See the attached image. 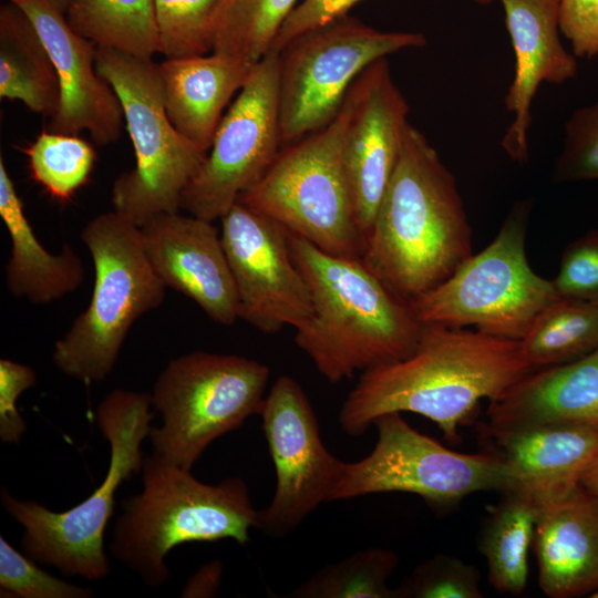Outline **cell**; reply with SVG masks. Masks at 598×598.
<instances>
[{
  "instance_id": "ffe728a7",
  "label": "cell",
  "mask_w": 598,
  "mask_h": 598,
  "mask_svg": "<svg viewBox=\"0 0 598 598\" xmlns=\"http://www.w3.org/2000/svg\"><path fill=\"white\" fill-rule=\"evenodd\" d=\"M487 420L498 429L573 426L598 433V347L527 373L489 400Z\"/></svg>"
},
{
  "instance_id": "e575fe53",
  "label": "cell",
  "mask_w": 598,
  "mask_h": 598,
  "mask_svg": "<svg viewBox=\"0 0 598 598\" xmlns=\"http://www.w3.org/2000/svg\"><path fill=\"white\" fill-rule=\"evenodd\" d=\"M553 176L559 183L598 179V102L569 116Z\"/></svg>"
},
{
  "instance_id": "277c9868",
  "label": "cell",
  "mask_w": 598,
  "mask_h": 598,
  "mask_svg": "<svg viewBox=\"0 0 598 598\" xmlns=\"http://www.w3.org/2000/svg\"><path fill=\"white\" fill-rule=\"evenodd\" d=\"M142 483L138 494L122 501L110 551L146 586L157 588L168 580L165 560L181 544L231 538L246 545L250 540L258 511L241 477L205 484L190 470L152 453L144 458Z\"/></svg>"
},
{
  "instance_id": "9a60e30c",
  "label": "cell",
  "mask_w": 598,
  "mask_h": 598,
  "mask_svg": "<svg viewBox=\"0 0 598 598\" xmlns=\"http://www.w3.org/2000/svg\"><path fill=\"white\" fill-rule=\"evenodd\" d=\"M220 236L238 298V317L265 333L293 329L312 312L308 283L296 265L288 230L237 202Z\"/></svg>"
},
{
  "instance_id": "3957f363",
  "label": "cell",
  "mask_w": 598,
  "mask_h": 598,
  "mask_svg": "<svg viewBox=\"0 0 598 598\" xmlns=\"http://www.w3.org/2000/svg\"><path fill=\"white\" fill-rule=\"evenodd\" d=\"M288 240L312 300L295 343L326 380L338 383L413 353L423 323L361 257L326 252L290 231Z\"/></svg>"
},
{
  "instance_id": "d6986e66",
  "label": "cell",
  "mask_w": 598,
  "mask_h": 598,
  "mask_svg": "<svg viewBox=\"0 0 598 598\" xmlns=\"http://www.w3.org/2000/svg\"><path fill=\"white\" fill-rule=\"evenodd\" d=\"M514 55V78L505 96L513 115L502 147L514 161H528L532 104L543 82L563 84L577 75V56L559 39V0H499Z\"/></svg>"
},
{
  "instance_id": "f35d334b",
  "label": "cell",
  "mask_w": 598,
  "mask_h": 598,
  "mask_svg": "<svg viewBox=\"0 0 598 598\" xmlns=\"http://www.w3.org/2000/svg\"><path fill=\"white\" fill-rule=\"evenodd\" d=\"M359 1L361 0H302L280 28L270 51L280 52L298 35L348 14Z\"/></svg>"
},
{
  "instance_id": "2e32d148",
  "label": "cell",
  "mask_w": 598,
  "mask_h": 598,
  "mask_svg": "<svg viewBox=\"0 0 598 598\" xmlns=\"http://www.w3.org/2000/svg\"><path fill=\"white\" fill-rule=\"evenodd\" d=\"M343 161L359 229L365 241L398 165L410 111L389 61L369 65L350 89Z\"/></svg>"
},
{
  "instance_id": "ee69618b",
  "label": "cell",
  "mask_w": 598,
  "mask_h": 598,
  "mask_svg": "<svg viewBox=\"0 0 598 598\" xmlns=\"http://www.w3.org/2000/svg\"><path fill=\"white\" fill-rule=\"evenodd\" d=\"M590 597L598 598V590H596Z\"/></svg>"
},
{
  "instance_id": "484cf974",
  "label": "cell",
  "mask_w": 598,
  "mask_h": 598,
  "mask_svg": "<svg viewBox=\"0 0 598 598\" xmlns=\"http://www.w3.org/2000/svg\"><path fill=\"white\" fill-rule=\"evenodd\" d=\"M489 506L480 550L488 570V580L502 594L519 596L528 579V555L542 507L528 493L508 488Z\"/></svg>"
},
{
  "instance_id": "e0dca14e",
  "label": "cell",
  "mask_w": 598,
  "mask_h": 598,
  "mask_svg": "<svg viewBox=\"0 0 598 598\" xmlns=\"http://www.w3.org/2000/svg\"><path fill=\"white\" fill-rule=\"evenodd\" d=\"M9 1L32 21L54 63L60 99L49 131L69 135L86 131L100 146L117 141L124 124L123 109L96 70V47L75 33L48 0Z\"/></svg>"
},
{
  "instance_id": "74e56055",
  "label": "cell",
  "mask_w": 598,
  "mask_h": 598,
  "mask_svg": "<svg viewBox=\"0 0 598 598\" xmlns=\"http://www.w3.org/2000/svg\"><path fill=\"white\" fill-rule=\"evenodd\" d=\"M559 28L577 58L598 56V0H559Z\"/></svg>"
},
{
  "instance_id": "6da1fadb",
  "label": "cell",
  "mask_w": 598,
  "mask_h": 598,
  "mask_svg": "<svg viewBox=\"0 0 598 598\" xmlns=\"http://www.w3.org/2000/svg\"><path fill=\"white\" fill-rule=\"evenodd\" d=\"M532 371L518 340L423 324L412 354L361 373L341 405L339 423L359 436L383 414L412 412L456 443L483 399L496 398Z\"/></svg>"
},
{
  "instance_id": "8992f818",
  "label": "cell",
  "mask_w": 598,
  "mask_h": 598,
  "mask_svg": "<svg viewBox=\"0 0 598 598\" xmlns=\"http://www.w3.org/2000/svg\"><path fill=\"white\" fill-rule=\"evenodd\" d=\"M94 265V287L86 309L53 350L64 374L85 384L112 372L133 323L156 309L166 287L144 249L141 228L115 210L91 219L81 233Z\"/></svg>"
},
{
  "instance_id": "d590c367",
  "label": "cell",
  "mask_w": 598,
  "mask_h": 598,
  "mask_svg": "<svg viewBox=\"0 0 598 598\" xmlns=\"http://www.w3.org/2000/svg\"><path fill=\"white\" fill-rule=\"evenodd\" d=\"M551 282L558 297L598 306V227L565 247Z\"/></svg>"
},
{
  "instance_id": "603a6c76",
  "label": "cell",
  "mask_w": 598,
  "mask_h": 598,
  "mask_svg": "<svg viewBox=\"0 0 598 598\" xmlns=\"http://www.w3.org/2000/svg\"><path fill=\"white\" fill-rule=\"evenodd\" d=\"M254 66L217 52L164 58L157 71L165 110L175 128L207 153L225 109Z\"/></svg>"
},
{
  "instance_id": "d4e9b609",
  "label": "cell",
  "mask_w": 598,
  "mask_h": 598,
  "mask_svg": "<svg viewBox=\"0 0 598 598\" xmlns=\"http://www.w3.org/2000/svg\"><path fill=\"white\" fill-rule=\"evenodd\" d=\"M0 97L50 117L60 99L50 53L32 21L11 1L0 8Z\"/></svg>"
},
{
  "instance_id": "44dd1931",
  "label": "cell",
  "mask_w": 598,
  "mask_h": 598,
  "mask_svg": "<svg viewBox=\"0 0 598 598\" xmlns=\"http://www.w3.org/2000/svg\"><path fill=\"white\" fill-rule=\"evenodd\" d=\"M489 451L507 467L512 485L532 495L542 511L577 488L598 446V433L573 426L498 429L482 425Z\"/></svg>"
},
{
  "instance_id": "4316f807",
  "label": "cell",
  "mask_w": 598,
  "mask_h": 598,
  "mask_svg": "<svg viewBox=\"0 0 598 598\" xmlns=\"http://www.w3.org/2000/svg\"><path fill=\"white\" fill-rule=\"evenodd\" d=\"M64 17L95 47L140 59L161 53L155 0H71Z\"/></svg>"
},
{
  "instance_id": "7c38bea8",
  "label": "cell",
  "mask_w": 598,
  "mask_h": 598,
  "mask_svg": "<svg viewBox=\"0 0 598 598\" xmlns=\"http://www.w3.org/2000/svg\"><path fill=\"white\" fill-rule=\"evenodd\" d=\"M378 439L371 453L344 462L330 502L377 493L420 496L435 509H448L476 492L512 485L511 474L493 452L461 453L413 429L399 412L374 422Z\"/></svg>"
},
{
  "instance_id": "f6af8a7d",
  "label": "cell",
  "mask_w": 598,
  "mask_h": 598,
  "mask_svg": "<svg viewBox=\"0 0 598 598\" xmlns=\"http://www.w3.org/2000/svg\"><path fill=\"white\" fill-rule=\"evenodd\" d=\"M7 1H9V0H7Z\"/></svg>"
},
{
  "instance_id": "ba28073f",
  "label": "cell",
  "mask_w": 598,
  "mask_h": 598,
  "mask_svg": "<svg viewBox=\"0 0 598 598\" xmlns=\"http://www.w3.org/2000/svg\"><path fill=\"white\" fill-rule=\"evenodd\" d=\"M95 64L121 102L136 159L113 184L114 210L140 227L157 215L179 212L182 195L207 153L171 122L157 63L96 47Z\"/></svg>"
},
{
  "instance_id": "4fadbf2b",
  "label": "cell",
  "mask_w": 598,
  "mask_h": 598,
  "mask_svg": "<svg viewBox=\"0 0 598 598\" xmlns=\"http://www.w3.org/2000/svg\"><path fill=\"white\" fill-rule=\"evenodd\" d=\"M278 84L279 53L269 51L223 115L181 209L208 221L220 219L266 173L282 144Z\"/></svg>"
},
{
  "instance_id": "d6a6232c",
  "label": "cell",
  "mask_w": 598,
  "mask_h": 598,
  "mask_svg": "<svg viewBox=\"0 0 598 598\" xmlns=\"http://www.w3.org/2000/svg\"><path fill=\"white\" fill-rule=\"evenodd\" d=\"M395 598H481V574L463 559L436 554L419 564L394 588Z\"/></svg>"
},
{
  "instance_id": "ac0fdd59",
  "label": "cell",
  "mask_w": 598,
  "mask_h": 598,
  "mask_svg": "<svg viewBox=\"0 0 598 598\" xmlns=\"http://www.w3.org/2000/svg\"><path fill=\"white\" fill-rule=\"evenodd\" d=\"M212 223L177 212L157 215L140 228L165 287L192 299L215 322L231 326L239 319L238 298L220 233Z\"/></svg>"
},
{
  "instance_id": "5b68a950",
  "label": "cell",
  "mask_w": 598,
  "mask_h": 598,
  "mask_svg": "<svg viewBox=\"0 0 598 598\" xmlns=\"http://www.w3.org/2000/svg\"><path fill=\"white\" fill-rule=\"evenodd\" d=\"M151 408V393L124 389L113 390L100 402L96 424L110 445L109 467L97 488L70 509L53 512L1 489L3 509L23 527L20 545L27 556L66 577L99 580L109 575L105 528L118 487L143 468L141 446L154 416Z\"/></svg>"
},
{
  "instance_id": "cb8c5ba5",
  "label": "cell",
  "mask_w": 598,
  "mask_h": 598,
  "mask_svg": "<svg viewBox=\"0 0 598 598\" xmlns=\"http://www.w3.org/2000/svg\"><path fill=\"white\" fill-rule=\"evenodd\" d=\"M0 216L11 241L6 283L12 296L24 298L33 305H47L81 286L85 275L81 258L69 244L55 255L39 241L2 156Z\"/></svg>"
},
{
  "instance_id": "60d3db41",
  "label": "cell",
  "mask_w": 598,
  "mask_h": 598,
  "mask_svg": "<svg viewBox=\"0 0 598 598\" xmlns=\"http://www.w3.org/2000/svg\"><path fill=\"white\" fill-rule=\"evenodd\" d=\"M579 483L585 489L598 496V446L584 466Z\"/></svg>"
},
{
  "instance_id": "b9f144b4",
  "label": "cell",
  "mask_w": 598,
  "mask_h": 598,
  "mask_svg": "<svg viewBox=\"0 0 598 598\" xmlns=\"http://www.w3.org/2000/svg\"><path fill=\"white\" fill-rule=\"evenodd\" d=\"M49 3L54 8L56 9L58 11H60L61 13H65L71 0H48Z\"/></svg>"
},
{
  "instance_id": "ab89813d",
  "label": "cell",
  "mask_w": 598,
  "mask_h": 598,
  "mask_svg": "<svg viewBox=\"0 0 598 598\" xmlns=\"http://www.w3.org/2000/svg\"><path fill=\"white\" fill-rule=\"evenodd\" d=\"M223 564L215 559L203 565L184 586V598H206L217 595L221 585Z\"/></svg>"
},
{
  "instance_id": "836d02e7",
  "label": "cell",
  "mask_w": 598,
  "mask_h": 598,
  "mask_svg": "<svg viewBox=\"0 0 598 598\" xmlns=\"http://www.w3.org/2000/svg\"><path fill=\"white\" fill-rule=\"evenodd\" d=\"M0 592L14 598H91L94 592L60 579L0 536Z\"/></svg>"
},
{
  "instance_id": "8d00e7d4",
  "label": "cell",
  "mask_w": 598,
  "mask_h": 598,
  "mask_svg": "<svg viewBox=\"0 0 598 598\" xmlns=\"http://www.w3.org/2000/svg\"><path fill=\"white\" fill-rule=\"evenodd\" d=\"M37 383L35 371L23 363L0 360V439L18 444L25 433L27 423L17 409V400Z\"/></svg>"
},
{
  "instance_id": "7402d4cb",
  "label": "cell",
  "mask_w": 598,
  "mask_h": 598,
  "mask_svg": "<svg viewBox=\"0 0 598 598\" xmlns=\"http://www.w3.org/2000/svg\"><path fill=\"white\" fill-rule=\"evenodd\" d=\"M533 547L546 596L590 597L598 590V496L579 485L545 507Z\"/></svg>"
},
{
  "instance_id": "30bf717a",
  "label": "cell",
  "mask_w": 598,
  "mask_h": 598,
  "mask_svg": "<svg viewBox=\"0 0 598 598\" xmlns=\"http://www.w3.org/2000/svg\"><path fill=\"white\" fill-rule=\"evenodd\" d=\"M269 374L236 354L195 351L169 361L151 392L162 421L150 429L153 454L192 470L213 441L260 413Z\"/></svg>"
},
{
  "instance_id": "83f0119b",
  "label": "cell",
  "mask_w": 598,
  "mask_h": 598,
  "mask_svg": "<svg viewBox=\"0 0 598 598\" xmlns=\"http://www.w3.org/2000/svg\"><path fill=\"white\" fill-rule=\"evenodd\" d=\"M519 342L533 371L577 360L598 347V306L558 297Z\"/></svg>"
},
{
  "instance_id": "f546056e",
  "label": "cell",
  "mask_w": 598,
  "mask_h": 598,
  "mask_svg": "<svg viewBox=\"0 0 598 598\" xmlns=\"http://www.w3.org/2000/svg\"><path fill=\"white\" fill-rule=\"evenodd\" d=\"M298 0H224L212 52L256 64L297 7Z\"/></svg>"
},
{
  "instance_id": "4dcf8cb0",
  "label": "cell",
  "mask_w": 598,
  "mask_h": 598,
  "mask_svg": "<svg viewBox=\"0 0 598 598\" xmlns=\"http://www.w3.org/2000/svg\"><path fill=\"white\" fill-rule=\"evenodd\" d=\"M24 152L32 178L52 197L65 202L89 179L94 147L79 135L42 132Z\"/></svg>"
},
{
  "instance_id": "7a4b0ae2",
  "label": "cell",
  "mask_w": 598,
  "mask_h": 598,
  "mask_svg": "<svg viewBox=\"0 0 598 598\" xmlns=\"http://www.w3.org/2000/svg\"><path fill=\"white\" fill-rule=\"evenodd\" d=\"M472 255V231L455 178L409 123L361 258L410 302L447 279Z\"/></svg>"
},
{
  "instance_id": "9c48e42d",
  "label": "cell",
  "mask_w": 598,
  "mask_h": 598,
  "mask_svg": "<svg viewBox=\"0 0 598 598\" xmlns=\"http://www.w3.org/2000/svg\"><path fill=\"white\" fill-rule=\"evenodd\" d=\"M530 212V200L516 202L482 251L410 301L416 318L423 324L471 326L519 341L537 315L558 298L551 280L536 274L527 260Z\"/></svg>"
},
{
  "instance_id": "5bb4252c",
  "label": "cell",
  "mask_w": 598,
  "mask_h": 598,
  "mask_svg": "<svg viewBox=\"0 0 598 598\" xmlns=\"http://www.w3.org/2000/svg\"><path fill=\"white\" fill-rule=\"evenodd\" d=\"M259 415L276 470L270 504L258 511L256 528L283 537L320 504L330 502L344 462L324 446L317 416L300 384L279 377Z\"/></svg>"
},
{
  "instance_id": "f1b7e54d",
  "label": "cell",
  "mask_w": 598,
  "mask_h": 598,
  "mask_svg": "<svg viewBox=\"0 0 598 598\" xmlns=\"http://www.w3.org/2000/svg\"><path fill=\"white\" fill-rule=\"evenodd\" d=\"M399 556L385 548H367L329 564L288 592L289 598H395L388 581Z\"/></svg>"
},
{
  "instance_id": "1f68e13d",
  "label": "cell",
  "mask_w": 598,
  "mask_h": 598,
  "mask_svg": "<svg viewBox=\"0 0 598 598\" xmlns=\"http://www.w3.org/2000/svg\"><path fill=\"white\" fill-rule=\"evenodd\" d=\"M224 0H155L164 58L213 51Z\"/></svg>"
},
{
  "instance_id": "7bdbcfd3",
  "label": "cell",
  "mask_w": 598,
  "mask_h": 598,
  "mask_svg": "<svg viewBox=\"0 0 598 598\" xmlns=\"http://www.w3.org/2000/svg\"><path fill=\"white\" fill-rule=\"evenodd\" d=\"M475 1H477L481 4H487V3L492 2L493 0H475Z\"/></svg>"
},
{
  "instance_id": "8fae6325",
  "label": "cell",
  "mask_w": 598,
  "mask_h": 598,
  "mask_svg": "<svg viewBox=\"0 0 598 598\" xmlns=\"http://www.w3.org/2000/svg\"><path fill=\"white\" fill-rule=\"evenodd\" d=\"M425 44L422 33L380 31L349 14L291 40L278 52L282 143L331 122L355 80L373 62Z\"/></svg>"
},
{
  "instance_id": "52a82bcc",
  "label": "cell",
  "mask_w": 598,
  "mask_h": 598,
  "mask_svg": "<svg viewBox=\"0 0 598 598\" xmlns=\"http://www.w3.org/2000/svg\"><path fill=\"white\" fill-rule=\"evenodd\" d=\"M351 106L349 91L332 121L280 150L238 202L326 252L362 257L364 240L343 161Z\"/></svg>"
}]
</instances>
